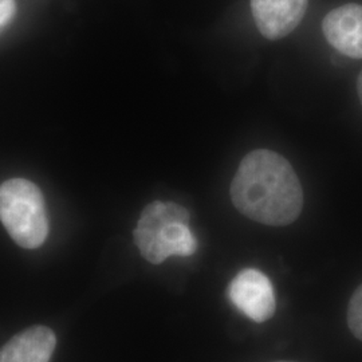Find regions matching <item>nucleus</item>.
<instances>
[{
  "label": "nucleus",
  "mask_w": 362,
  "mask_h": 362,
  "mask_svg": "<svg viewBox=\"0 0 362 362\" xmlns=\"http://www.w3.org/2000/svg\"><path fill=\"white\" fill-rule=\"evenodd\" d=\"M57 337L47 326H33L0 348V362H50Z\"/></svg>",
  "instance_id": "obj_7"
},
{
  "label": "nucleus",
  "mask_w": 362,
  "mask_h": 362,
  "mask_svg": "<svg viewBox=\"0 0 362 362\" xmlns=\"http://www.w3.org/2000/svg\"><path fill=\"white\" fill-rule=\"evenodd\" d=\"M0 221L18 246L34 250L49 235L45 199L26 179H10L0 185Z\"/></svg>",
  "instance_id": "obj_3"
},
{
  "label": "nucleus",
  "mask_w": 362,
  "mask_h": 362,
  "mask_svg": "<svg viewBox=\"0 0 362 362\" xmlns=\"http://www.w3.org/2000/svg\"><path fill=\"white\" fill-rule=\"evenodd\" d=\"M357 93H358V98H360L362 105V71L358 76V79H357Z\"/></svg>",
  "instance_id": "obj_10"
},
{
  "label": "nucleus",
  "mask_w": 362,
  "mask_h": 362,
  "mask_svg": "<svg viewBox=\"0 0 362 362\" xmlns=\"http://www.w3.org/2000/svg\"><path fill=\"white\" fill-rule=\"evenodd\" d=\"M16 13L15 0H0V33L11 23Z\"/></svg>",
  "instance_id": "obj_9"
},
{
  "label": "nucleus",
  "mask_w": 362,
  "mask_h": 362,
  "mask_svg": "<svg viewBox=\"0 0 362 362\" xmlns=\"http://www.w3.org/2000/svg\"><path fill=\"white\" fill-rule=\"evenodd\" d=\"M228 297L233 305L255 322L270 320L275 309V296L270 279L259 270L246 269L230 284Z\"/></svg>",
  "instance_id": "obj_4"
},
{
  "label": "nucleus",
  "mask_w": 362,
  "mask_h": 362,
  "mask_svg": "<svg viewBox=\"0 0 362 362\" xmlns=\"http://www.w3.org/2000/svg\"><path fill=\"white\" fill-rule=\"evenodd\" d=\"M187 208L173 202L156 200L144 208L133 233L134 243L144 259L160 264L169 257H191L197 240L189 228Z\"/></svg>",
  "instance_id": "obj_2"
},
{
  "label": "nucleus",
  "mask_w": 362,
  "mask_h": 362,
  "mask_svg": "<svg viewBox=\"0 0 362 362\" xmlns=\"http://www.w3.org/2000/svg\"><path fill=\"white\" fill-rule=\"evenodd\" d=\"M230 194L240 214L272 227L294 223L303 207V191L296 170L284 156L269 149L245 156Z\"/></svg>",
  "instance_id": "obj_1"
},
{
  "label": "nucleus",
  "mask_w": 362,
  "mask_h": 362,
  "mask_svg": "<svg viewBox=\"0 0 362 362\" xmlns=\"http://www.w3.org/2000/svg\"><path fill=\"white\" fill-rule=\"evenodd\" d=\"M326 40L337 52L362 59V6L344 4L327 13L322 21Z\"/></svg>",
  "instance_id": "obj_6"
},
{
  "label": "nucleus",
  "mask_w": 362,
  "mask_h": 362,
  "mask_svg": "<svg viewBox=\"0 0 362 362\" xmlns=\"http://www.w3.org/2000/svg\"><path fill=\"white\" fill-rule=\"evenodd\" d=\"M348 325L351 333L362 341V285L354 291L348 308Z\"/></svg>",
  "instance_id": "obj_8"
},
{
  "label": "nucleus",
  "mask_w": 362,
  "mask_h": 362,
  "mask_svg": "<svg viewBox=\"0 0 362 362\" xmlns=\"http://www.w3.org/2000/svg\"><path fill=\"white\" fill-rule=\"evenodd\" d=\"M276 362H290V361H276Z\"/></svg>",
  "instance_id": "obj_11"
},
{
  "label": "nucleus",
  "mask_w": 362,
  "mask_h": 362,
  "mask_svg": "<svg viewBox=\"0 0 362 362\" xmlns=\"http://www.w3.org/2000/svg\"><path fill=\"white\" fill-rule=\"evenodd\" d=\"M309 0H251V13L259 33L278 40L291 34L302 22Z\"/></svg>",
  "instance_id": "obj_5"
}]
</instances>
